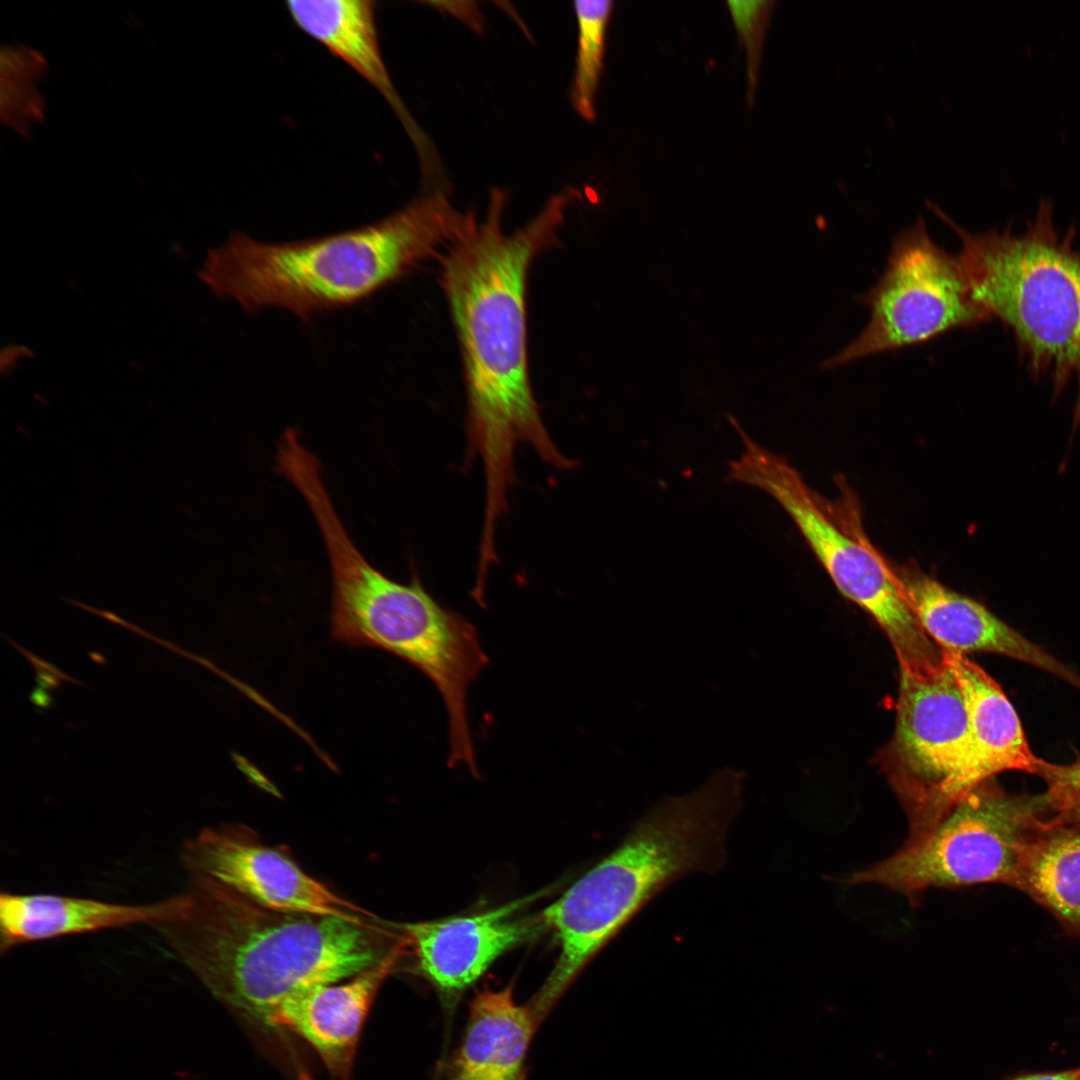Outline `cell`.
<instances>
[{"mask_svg": "<svg viewBox=\"0 0 1080 1080\" xmlns=\"http://www.w3.org/2000/svg\"><path fill=\"white\" fill-rule=\"evenodd\" d=\"M860 299L869 321L825 369L991 320L973 300L958 257L933 241L922 217L895 235L882 275Z\"/></svg>", "mask_w": 1080, "mask_h": 1080, "instance_id": "obj_9", "label": "cell"}, {"mask_svg": "<svg viewBox=\"0 0 1080 1080\" xmlns=\"http://www.w3.org/2000/svg\"><path fill=\"white\" fill-rule=\"evenodd\" d=\"M1052 823L1043 794L1008 793L991 778L950 806L928 831L908 837L894 854L845 882L884 886L912 906L930 889L1013 886L1027 849Z\"/></svg>", "mask_w": 1080, "mask_h": 1080, "instance_id": "obj_7", "label": "cell"}, {"mask_svg": "<svg viewBox=\"0 0 1080 1080\" xmlns=\"http://www.w3.org/2000/svg\"><path fill=\"white\" fill-rule=\"evenodd\" d=\"M403 952L405 947L342 984L317 985L294 994L280 1006L271 1027H286L301 1036L331 1074L350 1080L366 1016Z\"/></svg>", "mask_w": 1080, "mask_h": 1080, "instance_id": "obj_14", "label": "cell"}, {"mask_svg": "<svg viewBox=\"0 0 1080 1080\" xmlns=\"http://www.w3.org/2000/svg\"><path fill=\"white\" fill-rule=\"evenodd\" d=\"M580 197L573 187L551 195L528 223L506 233L508 194L490 189L486 215L473 211L437 257L462 355L467 395V434L482 459L486 506H507L514 481V449L529 444L560 469L573 464L554 445L533 395L527 347V283L538 255L559 244L567 208Z\"/></svg>", "mask_w": 1080, "mask_h": 1080, "instance_id": "obj_1", "label": "cell"}, {"mask_svg": "<svg viewBox=\"0 0 1080 1080\" xmlns=\"http://www.w3.org/2000/svg\"><path fill=\"white\" fill-rule=\"evenodd\" d=\"M305 500L329 556L333 639L387 651L425 674L446 707L449 764H464L477 774L466 698L488 658L474 626L441 606L417 575L400 583L372 566L347 534L326 488L311 489Z\"/></svg>", "mask_w": 1080, "mask_h": 1080, "instance_id": "obj_5", "label": "cell"}, {"mask_svg": "<svg viewBox=\"0 0 1080 1080\" xmlns=\"http://www.w3.org/2000/svg\"><path fill=\"white\" fill-rule=\"evenodd\" d=\"M536 1024L511 986L479 993L445 1080H520Z\"/></svg>", "mask_w": 1080, "mask_h": 1080, "instance_id": "obj_18", "label": "cell"}, {"mask_svg": "<svg viewBox=\"0 0 1080 1080\" xmlns=\"http://www.w3.org/2000/svg\"><path fill=\"white\" fill-rule=\"evenodd\" d=\"M1012 887L1080 935V827H1046L1027 849Z\"/></svg>", "mask_w": 1080, "mask_h": 1080, "instance_id": "obj_19", "label": "cell"}, {"mask_svg": "<svg viewBox=\"0 0 1080 1080\" xmlns=\"http://www.w3.org/2000/svg\"><path fill=\"white\" fill-rule=\"evenodd\" d=\"M919 623L943 650L991 652L1036 666L1080 689V675L1025 638L979 602L957 593L920 570L895 574Z\"/></svg>", "mask_w": 1080, "mask_h": 1080, "instance_id": "obj_13", "label": "cell"}, {"mask_svg": "<svg viewBox=\"0 0 1080 1080\" xmlns=\"http://www.w3.org/2000/svg\"><path fill=\"white\" fill-rule=\"evenodd\" d=\"M969 750L968 714L947 664L924 679L901 674L889 777L907 816L908 837L928 831L957 801Z\"/></svg>", "mask_w": 1080, "mask_h": 1080, "instance_id": "obj_10", "label": "cell"}, {"mask_svg": "<svg viewBox=\"0 0 1080 1080\" xmlns=\"http://www.w3.org/2000/svg\"><path fill=\"white\" fill-rule=\"evenodd\" d=\"M927 207L958 236L957 255L976 304L1008 328L1033 377L1048 375L1053 393L1077 384L1074 425L1080 426V248L1076 230L1061 236L1051 199L1039 201L1021 233L1010 227L974 233L941 208Z\"/></svg>", "mask_w": 1080, "mask_h": 1080, "instance_id": "obj_6", "label": "cell"}, {"mask_svg": "<svg viewBox=\"0 0 1080 1080\" xmlns=\"http://www.w3.org/2000/svg\"><path fill=\"white\" fill-rule=\"evenodd\" d=\"M186 892L145 904H122L68 895L0 893V953L29 943L126 928L155 926L179 915Z\"/></svg>", "mask_w": 1080, "mask_h": 1080, "instance_id": "obj_15", "label": "cell"}, {"mask_svg": "<svg viewBox=\"0 0 1080 1080\" xmlns=\"http://www.w3.org/2000/svg\"><path fill=\"white\" fill-rule=\"evenodd\" d=\"M299 1080H313V1079H312V1077H311L310 1075H308V1074H306V1073H302V1074H301V1075L299 1076Z\"/></svg>", "mask_w": 1080, "mask_h": 1080, "instance_id": "obj_28", "label": "cell"}, {"mask_svg": "<svg viewBox=\"0 0 1080 1080\" xmlns=\"http://www.w3.org/2000/svg\"><path fill=\"white\" fill-rule=\"evenodd\" d=\"M468 216L434 188L377 222L323 237L266 243L235 232L210 251L202 276L248 312L278 307L308 320L355 305L437 259Z\"/></svg>", "mask_w": 1080, "mask_h": 1080, "instance_id": "obj_3", "label": "cell"}, {"mask_svg": "<svg viewBox=\"0 0 1080 1080\" xmlns=\"http://www.w3.org/2000/svg\"><path fill=\"white\" fill-rule=\"evenodd\" d=\"M738 810V786L730 782L665 801L540 914L559 945V956L528 1005L537 1023L658 893L683 877L713 874L725 866Z\"/></svg>", "mask_w": 1080, "mask_h": 1080, "instance_id": "obj_4", "label": "cell"}, {"mask_svg": "<svg viewBox=\"0 0 1080 1080\" xmlns=\"http://www.w3.org/2000/svg\"><path fill=\"white\" fill-rule=\"evenodd\" d=\"M1035 775L1046 784L1043 794L1054 823L1080 825V759L1070 764H1054L1040 759Z\"/></svg>", "mask_w": 1080, "mask_h": 1080, "instance_id": "obj_23", "label": "cell"}, {"mask_svg": "<svg viewBox=\"0 0 1080 1080\" xmlns=\"http://www.w3.org/2000/svg\"><path fill=\"white\" fill-rule=\"evenodd\" d=\"M732 425L743 451L729 462L726 479L759 488L779 503L840 593L866 610L883 629L901 674L922 679L942 669V648L908 606L891 569L876 552L827 516L799 473L783 457L759 445L734 420Z\"/></svg>", "mask_w": 1080, "mask_h": 1080, "instance_id": "obj_8", "label": "cell"}, {"mask_svg": "<svg viewBox=\"0 0 1080 1080\" xmlns=\"http://www.w3.org/2000/svg\"><path fill=\"white\" fill-rule=\"evenodd\" d=\"M736 33L746 52L748 100L753 103L758 82L763 42L774 1H727Z\"/></svg>", "mask_w": 1080, "mask_h": 1080, "instance_id": "obj_22", "label": "cell"}, {"mask_svg": "<svg viewBox=\"0 0 1080 1080\" xmlns=\"http://www.w3.org/2000/svg\"><path fill=\"white\" fill-rule=\"evenodd\" d=\"M542 894L487 911L400 925L421 974L446 999L456 998L503 953L531 940L545 928L540 914L521 911Z\"/></svg>", "mask_w": 1080, "mask_h": 1080, "instance_id": "obj_12", "label": "cell"}, {"mask_svg": "<svg viewBox=\"0 0 1080 1080\" xmlns=\"http://www.w3.org/2000/svg\"><path fill=\"white\" fill-rule=\"evenodd\" d=\"M943 655L969 720L970 750L956 785L957 800L999 772L1035 774L1040 759L1030 750L1020 719L1001 687L963 654L943 650Z\"/></svg>", "mask_w": 1080, "mask_h": 1080, "instance_id": "obj_17", "label": "cell"}, {"mask_svg": "<svg viewBox=\"0 0 1080 1080\" xmlns=\"http://www.w3.org/2000/svg\"><path fill=\"white\" fill-rule=\"evenodd\" d=\"M180 859L187 875L208 877L269 908L342 918L375 916L239 825L200 830L184 841Z\"/></svg>", "mask_w": 1080, "mask_h": 1080, "instance_id": "obj_11", "label": "cell"}, {"mask_svg": "<svg viewBox=\"0 0 1080 1080\" xmlns=\"http://www.w3.org/2000/svg\"><path fill=\"white\" fill-rule=\"evenodd\" d=\"M578 41L570 101L587 122L596 118L595 98L603 71L606 31L613 1H575Z\"/></svg>", "mask_w": 1080, "mask_h": 1080, "instance_id": "obj_20", "label": "cell"}, {"mask_svg": "<svg viewBox=\"0 0 1080 1080\" xmlns=\"http://www.w3.org/2000/svg\"><path fill=\"white\" fill-rule=\"evenodd\" d=\"M183 911L152 928L223 1004L271 1026L309 987L337 983L407 946L399 924L277 910L188 874Z\"/></svg>", "mask_w": 1080, "mask_h": 1080, "instance_id": "obj_2", "label": "cell"}, {"mask_svg": "<svg viewBox=\"0 0 1080 1080\" xmlns=\"http://www.w3.org/2000/svg\"><path fill=\"white\" fill-rule=\"evenodd\" d=\"M6 639L31 663L36 673V682L38 684V687L45 690L59 689L63 682L82 685L80 681L70 677L69 675L61 671L59 668H57L55 665L39 658L34 653L13 642L10 638Z\"/></svg>", "mask_w": 1080, "mask_h": 1080, "instance_id": "obj_24", "label": "cell"}, {"mask_svg": "<svg viewBox=\"0 0 1080 1080\" xmlns=\"http://www.w3.org/2000/svg\"><path fill=\"white\" fill-rule=\"evenodd\" d=\"M5 51L2 50L1 101L2 116H7L3 121L25 135L29 125L42 115L41 95L35 82L46 65L39 54L27 48L8 47Z\"/></svg>", "mask_w": 1080, "mask_h": 1080, "instance_id": "obj_21", "label": "cell"}, {"mask_svg": "<svg viewBox=\"0 0 1080 1080\" xmlns=\"http://www.w3.org/2000/svg\"><path fill=\"white\" fill-rule=\"evenodd\" d=\"M1008 1080H1080V1066L1063 1071L1022 1074Z\"/></svg>", "mask_w": 1080, "mask_h": 1080, "instance_id": "obj_26", "label": "cell"}, {"mask_svg": "<svg viewBox=\"0 0 1080 1080\" xmlns=\"http://www.w3.org/2000/svg\"><path fill=\"white\" fill-rule=\"evenodd\" d=\"M30 701L40 708H48L52 704V698L47 690L36 687L30 694Z\"/></svg>", "mask_w": 1080, "mask_h": 1080, "instance_id": "obj_27", "label": "cell"}, {"mask_svg": "<svg viewBox=\"0 0 1080 1080\" xmlns=\"http://www.w3.org/2000/svg\"><path fill=\"white\" fill-rule=\"evenodd\" d=\"M375 6L371 0L286 2L291 19L303 32L344 61L380 93L414 143L423 172L432 171L439 161L389 76L379 45Z\"/></svg>", "mask_w": 1080, "mask_h": 1080, "instance_id": "obj_16", "label": "cell"}, {"mask_svg": "<svg viewBox=\"0 0 1080 1080\" xmlns=\"http://www.w3.org/2000/svg\"><path fill=\"white\" fill-rule=\"evenodd\" d=\"M423 3L456 18L478 34L484 31L483 16L475 1H427Z\"/></svg>", "mask_w": 1080, "mask_h": 1080, "instance_id": "obj_25", "label": "cell"}]
</instances>
